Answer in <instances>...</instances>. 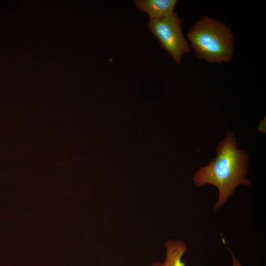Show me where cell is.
I'll return each instance as SVG.
<instances>
[{
  "label": "cell",
  "mask_w": 266,
  "mask_h": 266,
  "mask_svg": "<svg viewBox=\"0 0 266 266\" xmlns=\"http://www.w3.org/2000/svg\"><path fill=\"white\" fill-rule=\"evenodd\" d=\"M237 146L235 137L233 133L228 132L216 148V158L207 166L200 167L194 174L193 181L197 187L208 184L218 189L219 197L215 210L225 204L239 185L251 184L246 178L248 156L244 150L238 149Z\"/></svg>",
  "instance_id": "cell-1"
},
{
  "label": "cell",
  "mask_w": 266,
  "mask_h": 266,
  "mask_svg": "<svg viewBox=\"0 0 266 266\" xmlns=\"http://www.w3.org/2000/svg\"><path fill=\"white\" fill-rule=\"evenodd\" d=\"M187 37L196 56L201 60L220 64L232 59L233 35L221 21L202 16L190 29Z\"/></svg>",
  "instance_id": "cell-2"
},
{
  "label": "cell",
  "mask_w": 266,
  "mask_h": 266,
  "mask_svg": "<svg viewBox=\"0 0 266 266\" xmlns=\"http://www.w3.org/2000/svg\"><path fill=\"white\" fill-rule=\"evenodd\" d=\"M182 20L176 13L160 19H149V31L167 51L174 61L179 64L183 54L190 51L187 41L182 33Z\"/></svg>",
  "instance_id": "cell-3"
},
{
  "label": "cell",
  "mask_w": 266,
  "mask_h": 266,
  "mask_svg": "<svg viewBox=\"0 0 266 266\" xmlns=\"http://www.w3.org/2000/svg\"><path fill=\"white\" fill-rule=\"evenodd\" d=\"M138 10L147 13L150 19H160L171 15L176 0H137L134 1Z\"/></svg>",
  "instance_id": "cell-4"
},
{
  "label": "cell",
  "mask_w": 266,
  "mask_h": 266,
  "mask_svg": "<svg viewBox=\"0 0 266 266\" xmlns=\"http://www.w3.org/2000/svg\"><path fill=\"white\" fill-rule=\"evenodd\" d=\"M165 246L166 258L163 262L154 263L151 266H186L182 258L187 250L186 244L178 239L167 240Z\"/></svg>",
  "instance_id": "cell-5"
},
{
  "label": "cell",
  "mask_w": 266,
  "mask_h": 266,
  "mask_svg": "<svg viewBox=\"0 0 266 266\" xmlns=\"http://www.w3.org/2000/svg\"><path fill=\"white\" fill-rule=\"evenodd\" d=\"M230 250L232 259V266H242L239 260L236 258V257L234 256L233 253L232 252V250L230 249Z\"/></svg>",
  "instance_id": "cell-6"
}]
</instances>
